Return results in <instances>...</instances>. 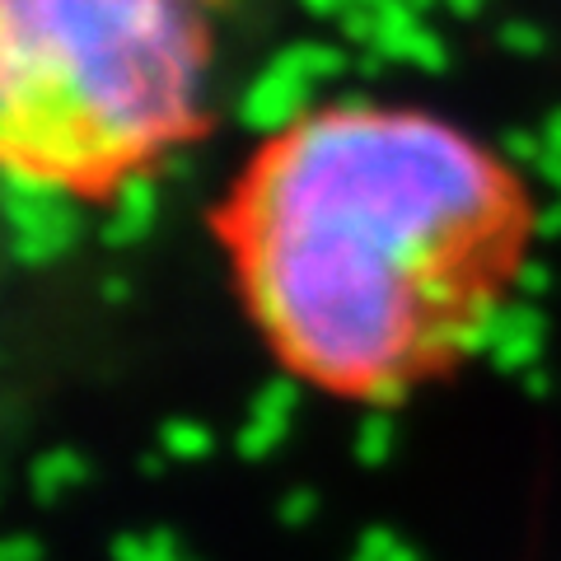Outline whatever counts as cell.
Masks as SVG:
<instances>
[{
	"label": "cell",
	"instance_id": "cell-4",
	"mask_svg": "<svg viewBox=\"0 0 561 561\" xmlns=\"http://www.w3.org/2000/svg\"><path fill=\"white\" fill-rule=\"evenodd\" d=\"M309 94H313V80L286 57V51H276L272 66L262 70L249 90H243L239 122L249 131H262V136H286L295 122H305L313 113Z\"/></svg>",
	"mask_w": 561,
	"mask_h": 561
},
{
	"label": "cell",
	"instance_id": "cell-1",
	"mask_svg": "<svg viewBox=\"0 0 561 561\" xmlns=\"http://www.w3.org/2000/svg\"><path fill=\"white\" fill-rule=\"evenodd\" d=\"M542 210L515 154L426 108H313L257 154L225 239L290 383L393 408L491 342Z\"/></svg>",
	"mask_w": 561,
	"mask_h": 561
},
{
	"label": "cell",
	"instance_id": "cell-3",
	"mask_svg": "<svg viewBox=\"0 0 561 561\" xmlns=\"http://www.w3.org/2000/svg\"><path fill=\"white\" fill-rule=\"evenodd\" d=\"M0 220H5L10 253L20 262H33V267L57 262L80 239L76 192L28 183V179H0Z\"/></svg>",
	"mask_w": 561,
	"mask_h": 561
},
{
	"label": "cell",
	"instance_id": "cell-2",
	"mask_svg": "<svg viewBox=\"0 0 561 561\" xmlns=\"http://www.w3.org/2000/svg\"><path fill=\"white\" fill-rule=\"evenodd\" d=\"M202 108L197 0H0V179L113 192Z\"/></svg>",
	"mask_w": 561,
	"mask_h": 561
},
{
	"label": "cell",
	"instance_id": "cell-5",
	"mask_svg": "<svg viewBox=\"0 0 561 561\" xmlns=\"http://www.w3.org/2000/svg\"><path fill=\"white\" fill-rule=\"evenodd\" d=\"M154 210H160V187L146 169L127 173V179L113 183V216L103 225V239L108 243H136L150 234L154 225Z\"/></svg>",
	"mask_w": 561,
	"mask_h": 561
},
{
	"label": "cell",
	"instance_id": "cell-6",
	"mask_svg": "<svg viewBox=\"0 0 561 561\" xmlns=\"http://www.w3.org/2000/svg\"><path fill=\"white\" fill-rule=\"evenodd\" d=\"M346 5V0H305V10H313V14H337Z\"/></svg>",
	"mask_w": 561,
	"mask_h": 561
}]
</instances>
